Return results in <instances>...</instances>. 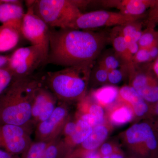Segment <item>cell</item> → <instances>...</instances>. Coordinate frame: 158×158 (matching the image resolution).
I'll return each instance as SVG.
<instances>
[{
	"label": "cell",
	"instance_id": "6da1fadb",
	"mask_svg": "<svg viewBox=\"0 0 158 158\" xmlns=\"http://www.w3.org/2000/svg\"><path fill=\"white\" fill-rule=\"evenodd\" d=\"M110 39L89 30L50 27L47 63L67 67L95 62Z\"/></svg>",
	"mask_w": 158,
	"mask_h": 158
},
{
	"label": "cell",
	"instance_id": "7a4b0ae2",
	"mask_svg": "<svg viewBox=\"0 0 158 158\" xmlns=\"http://www.w3.org/2000/svg\"><path fill=\"white\" fill-rule=\"evenodd\" d=\"M42 82L31 76L12 79L0 95V123L33 130L32 102L35 90Z\"/></svg>",
	"mask_w": 158,
	"mask_h": 158
},
{
	"label": "cell",
	"instance_id": "3957f363",
	"mask_svg": "<svg viewBox=\"0 0 158 158\" xmlns=\"http://www.w3.org/2000/svg\"><path fill=\"white\" fill-rule=\"evenodd\" d=\"M94 65V62H90L48 72L44 77V83L62 103L82 100Z\"/></svg>",
	"mask_w": 158,
	"mask_h": 158
},
{
	"label": "cell",
	"instance_id": "277c9868",
	"mask_svg": "<svg viewBox=\"0 0 158 158\" xmlns=\"http://www.w3.org/2000/svg\"><path fill=\"white\" fill-rule=\"evenodd\" d=\"M34 9L35 14L52 28L71 29L82 13L73 0H37Z\"/></svg>",
	"mask_w": 158,
	"mask_h": 158
},
{
	"label": "cell",
	"instance_id": "5b68a950",
	"mask_svg": "<svg viewBox=\"0 0 158 158\" xmlns=\"http://www.w3.org/2000/svg\"><path fill=\"white\" fill-rule=\"evenodd\" d=\"M47 59L41 48L31 45L17 49L9 56L6 67L13 79L26 77L31 76L40 65L46 64Z\"/></svg>",
	"mask_w": 158,
	"mask_h": 158
},
{
	"label": "cell",
	"instance_id": "8992f818",
	"mask_svg": "<svg viewBox=\"0 0 158 158\" xmlns=\"http://www.w3.org/2000/svg\"><path fill=\"white\" fill-rule=\"evenodd\" d=\"M147 13L143 15H128L121 12L106 11H95L82 13L75 21L71 28L89 30L103 27L120 26L127 23L146 18Z\"/></svg>",
	"mask_w": 158,
	"mask_h": 158
},
{
	"label": "cell",
	"instance_id": "52a82bcc",
	"mask_svg": "<svg viewBox=\"0 0 158 158\" xmlns=\"http://www.w3.org/2000/svg\"><path fill=\"white\" fill-rule=\"evenodd\" d=\"M27 2L28 9L23 20L22 36L30 41L32 45L41 48L48 58L49 48L50 27L35 14L34 9L35 1Z\"/></svg>",
	"mask_w": 158,
	"mask_h": 158
},
{
	"label": "cell",
	"instance_id": "ba28073f",
	"mask_svg": "<svg viewBox=\"0 0 158 158\" xmlns=\"http://www.w3.org/2000/svg\"><path fill=\"white\" fill-rule=\"evenodd\" d=\"M152 64L135 65L130 70L133 77V88L151 106L158 101V78Z\"/></svg>",
	"mask_w": 158,
	"mask_h": 158
},
{
	"label": "cell",
	"instance_id": "9c48e42d",
	"mask_svg": "<svg viewBox=\"0 0 158 158\" xmlns=\"http://www.w3.org/2000/svg\"><path fill=\"white\" fill-rule=\"evenodd\" d=\"M32 131L24 127L0 123V149L14 155H21L33 141Z\"/></svg>",
	"mask_w": 158,
	"mask_h": 158
},
{
	"label": "cell",
	"instance_id": "30bf717a",
	"mask_svg": "<svg viewBox=\"0 0 158 158\" xmlns=\"http://www.w3.org/2000/svg\"><path fill=\"white\" fill-rule=\"evenodd\" d=\"M65 103L57 106L47 119L35 127V141H52L60 137L68 119V110Z\"/></svg>",
	"mask_w": 158,
	"mask_h": 158
},
{
	"label": "cell",
	"instance_id": "8fae6325",
	"mask_svg": "<svg viewBox=\"0 0 158 158\" xmlns=\"http://www.w3.org/2000/svg\"><path fill=\"white\" fill-rule=\"evenodd\" d=\"M128 142L131 144L142 145L144 156H154L158 148V129L149 122L136 123L126 133Z\"/></svg>",
	"mask_w": 158,
	"mask_h": 158
},
{
	"label": "cell",
	"instance_id": "7c38bea8",
	"mask_svg": "<svg viewBox=\"0 0 158 158\" xmlns=\"http://www.w3.org/2000/svg\"><path fill=\"white\" fill-rule=\"evenodd\" d=\"M34 92L32 105V123L34 128L52 115L57 107L58 99L50 90L43 85Z\"/></svg>",
	"mask_w": 158,
	"mask_h": 158
},
{
	"label": "cell",
	"instance_id": "4fadbf2b",
	"mask_svg": "<svg viewBox=\"0 0 158 158\" xmlns=\"http://www.w3.org/2000/svg\"><path fill=\"white\" fill-rule=\"evenodd\" d=\"M101 2L105 7L116 8L123 14L138 16L146 14L147 10L155 6L158 0H114Z\"/></svg>",
	"mask_w": 158,
	"mask_h": 158
},
{
	"label": "cell",
	"instance_id": "5bb4252c",
	"mask_svg": "<svg viewBox=\"0 0 158 158\" xmlns=\"http://www.w3.org/2000/svg\"><path fill=\"white\" fill-rule=\"evenodd\" d=\"M25 14L22 3L0 4V22L15 28L21 33Z\"/></svg>",
	"mask_w": 158,
	"mask_h": 158
},
{
	"label": "cell",
	"instance_id": "9a60e30c",
	"mask_svg": "<svg viewBox=\"0 0 158 158\" xmlns=\"http://www.w3.org/2000/svg\"><path fill=\"white\" fill-rule=\"evenodd\" d=\"M120 97L132 106L136 116L142 117L149 115L151 106L142 98L136 90L130 86H124L119 91Z\"/></svg>",
	"mask_w": 158,
	"mask_h": 158
},
{
	"label": "cell",
	"instance_id": "2e32d148",
	"mask_svg": "<svg viewBox=\"0 0 158 158\" xmlns=\"http://www.w3.org/2000/svg\"><path fill=\"white\" fill-rule=\"evenodd\" d=\"M110 39L112 41L114 52L125 65L131 67L134 66V56L130 53L125 40L119 31L118 26L113 29Z\"/></svg>",
	"mask_w": 158,
	"mask_h": 158
},
{
	"label": "cell",
	"instance_id": "e0dca14e",
	"mask_svg": "<svg viewBox=\"0 0 158 158\" xmlns=\"http://www.w3.org/2000/svg\"><path fill=\"white\" fill-rule=\"evenodd\" d=\"M21 33L11 26H0V52L11 50L17 46Z\"/></svg>",
	"mask_w": 158,
	"mask_h": 158
},
{
	"label": "cell",
	"instance_id": "ac0fdd59",
	"mask_svg": "<svg viewBox=\"0 0 158 158\" xmlns=\"http://www.w3.org/2000/svg\"><path fill=\"white\" fill-rule=\"evenodd\" d=\"M92 130L93 128L87 123L80 118L77 120V127L74 132L70 137L63 139L69 153L72 148L81 144L90 135Z\"/></svg>",
	"mask_w": 158,
	"mask_h": 158
},
{
	"label": "cell",
	"instance_id": "d6986e66",
	"mask_svg": "<svg viewBox=\"0 0 158 158\" xmlns=\"http://www.w3.org/2000/svg\"><path fill=\"white\" fill-rule=\"evenodd\" d=\"M69 153L64 140L60 136L48 144L43 158H65Z\"/></svg>",
	"mask_w": 158,
	"mask_h": 158
},
{
	"label": "cell",
	"instance_id": "ffe728a7",
	"mask_svg": "<svg viewBox=\"0 0 158 158\" xmlns=\"http://www.w3.org/2000/svg\"><path fill=\"white\" fill-rule=\"evenodd\" d=\"M140 20L132 22L118 26L119 31L123 37H131L133 41L138 43L142 34V27L144 24L143 22H141Z\"/></svg>",
	"mask_w": 158,
	"mask_h": 158
},
{
	"label": "cell",
	"instance_id": "44dd1931",
	"mask_svg": "<svg viewBox=\"0 0 158 158\" xmlns=\"http://www.w3.org/2000/svg\"><path fill=\"white\" fill-rule=\"evenodd\" d=\"M52 141H32L20 158H43L46 148Z\"/></svg>",
	"mask_w": 158,
	"mask_h": 158
},
{
	"label": "cell",
	"instance_id": "7402d4cb",
	"mask_svg": "<svg viewBox=\"0 0 158 158\" xmlns=\"http://www.w3.org/2000/svg\"><path fill=\"white\" fill-rule=\"evenodd\" d=\"M94 95L97 100L102 104H110L116 99L118 90L115 87L106 86L97 90Z\"/></svg>",
	"mask_w": 158,
	"mask_h": 158
},
{
	"label": "cell",
	"instance_id": "603a6c76",
	"mask_svg": "<svg viewBox=\"0 0 158 158\" xmlns=\"http://www.w3.org/2000/svg\"><path fill=\"white\" fill-rule=\"evenodd\" d=\"M98 63L104 66L108 72L126 65H125L115 52H108L105 53Z\"/></svg>",
	"mask_w": 158,
	"mask_h": 158
},
{
	"label": "cell",
	"instance_id": "cb8c5ba5",
	"mask_svg": "<svg viewBox=\"0 0 158 158\" xmlns=\"http://www.w3.org/2000/svg\"><path fill=\"white\" fill-rule=\"evenodd\" d=\"M158 40V31L156 28L146 27L143 30L138 44L139 48H149Z\"/></svg>",
	"mask_w": 158,
	"mask_h": 158
},
{
	"label": "cell",
	"instance_id": "d4e9b609",
	"mask_svg": "<svg viewBox=\"0 0 158 158\" xmlns=\"http://www.w3.org/2000/svg\"><path fill=\"white\" fill-rule=\"evenodd\" d=\"M133 112L130 108L123 106L115 110L111 115L113 123L118 125L125 124L132 118Z\"/></svg>",
	"mask_w": 158,
	"mask_h": 158
},
{
	"label": "cell",
	"instance_id": "484cf974",
	"mask_svg": "<svg viewBox=\"0 0 158 158\" xmlns=\"http://www.w3.org/2000/svg\"><path fill=\"white\" fill-rule=\"evenodd\" d=\"M12 79V74L6 66L0 68V95L9 87Z\"/></svg>",
	"mask_w": 158,
	"mask_h": 158
},
{
	"label": "cell",
	"instance_id": "4316f807",
	"mask_svg": "<svg viewBox=\"0 0 158 158\" xmlns=\"http://www.w3.org/2000/svg\"><path fill=\"white\" fill-rule=\"evenodd\" d=\"M151 62L148 49L139 48L134 56L133 63L135 66Z\"/></svg>",
	"mask_w": 158,
	"mask_h": 158
},
{
	"label": "cell",
	"instance_id": "83f0119b",
	"mask_svg": "<svg viewBox=\"0 0 158 158\" xmlns=\"http://www.w3.org/2000/svg\"><path fill=\"white\" fill-rule=\"evenodd\" d=\"M144 23L146 27L156 28L158 25V2L148 10Z\"/></svg>",
	"mask_w": 158,
	"mask_h": 158
},
{
	"label": "cell",
	"instance_id": "f1b7e54d",
	"mask_svg": "<svg viewBox=\"0 0 158 158\" xmlns=\"http://www.w3.org/2000/svg\"><path fill=\"white\" fill-rule=\"evenodd\" d=\"M108 72L104 66L98 63V65L94 66L91 74L93 75L98 81L104 83L108 80Z\"/></svg>",
	"mask_w": 158,
	"mask_h": 158
},
{
	"label": "cell",
	"instance_id": "f546056e",
	"mask_svg": "<svg viewBox=\"0 0 158 158\" xmlns=\"http://www.w3.org/2000/svg\"><path fill=\"white\" fill-rule=\"evenodd\" d=\"M84 113H89L94 116L97 119L99 124H101L104 120V112L101 106L96 104L91 105L89 106L88 112Z\"/></svg>",
	"mask_w": 158,
	"mask_h": 158
},
{
	"label": "cell",
	"instance_id": "4dcf8cb0",
	"mask_svg": "<svg viewBox=\"0 0 158 158\" xmlns=\"http://www.w3.org/2000/svg\"><path fill=\"white\" fill-rule=\"evenodd\" d=\"M124 66L120 69L110 71L108 72V80L110 83L113 84H117L121 81L123 78V71L122 69Z\"/></svg>",
	"mask_w": 158,
	"mask_h": 158
},
{
	"label": "cell",
	"instance_id": "1f68e13d",
	"mask_svg": "<svg viewBox=\"0 0 158 158\" xmlns=\"http://www.w3.org/2000/svg\"><path fill=\"white\" fill-rule=\"evenodd\" d=\"M76 127L77 121H70L68 118L63 128L61 135L64 136L65 138L70 137L74 132Z\"/></svg>",
	"mask_w": 158,
	"mask_h": 158
},
{
	"label": "cell",
	"instance_id": "d6a6232c",
	"mask_svg": "<svg viewBox=\"0 0 158 158\" xmlns=\"http://www.w3.org/2000/svg\"><path fill=\"white\" fill-rule=\"evenodd\" d=\"M80 119L85 122L92 128L99 125L98 122L94 116L89 113H83L80 116Z\"/></svg>",
	"mask_w": 158,
	"mask_h": 158
},
{
	"label": "cell",
	"instance_id": "836d02e7",
	"mask_svg": "<svg viewBox=\"0 0 158 158\" xmlns=\"http://www.w3.org/2000/svg\"><path fill=\"white\" fill-rule=\"evenodd\" d=\"M155 118H156V121H155V125L158 129V101L151 106L150 113Z\"/></svg>",
	"mask_w": 158,
	"mask_h": 158
},
{
	"label": "cell",
	"instance_id": "e575fe53",
	"mask_svg": "<svg viewBox=\"0 0 158 158\" xmlns=\"http://www.w3.org/2000/svg\"><path fill=\"white\" fill-rule=\"evenodd\" d=\"M101 151L104 156H109L113 152V148L110 144L105 143L102 145Z\"/></svg>",
	"mask_w": 158,
	"mask_h": 158
},
{
	"label": "cell",
	"instance_id": "d590c367",
	"mask_svg": "<svg viewBox=\"0 0 158 158\" xmlns=\"http://www.w3.org/2000/svg\"><path fill=\"white\" fill-rule=\"evenodd\" d=\"M0 158H20L19 156L14 155L0 149Z\"/></svg>",
	"mask_w": 158,
	"mask_h": 158
},
{
	"label": "cell",
	"instance_id": "8d00e7d4",
	"mask_svg": "<svg viewBox=\"0 0 158 158\" xmlns=\"http://www.w3.org/2000/svg\"><path fill=\"white\" fill-rule=\"evenodd\" d=\"M10 56H2L0 55V68L5 67L9 62Z\"/></svg>",
	"mask_w": 158,
	"mask_h": 158
},
{
	"label": "cell",
	"instance_id": "74e56055",
	"mask_svg": "<svg viewBox=\"0 0 158 158\" xmlns=\"http://www.w3.org/2000/svg\"><path fill=\"white\" fill-rule=\"evenodd\" d=\"M152 70L153 71L154 73L158 78V56L152 62Z\"/></svg>",
	"mask_w": 158,
	"mask_h": 158
},
{
	"label": "cell",
	"instance_id": "f35d334b",
	"mask_svg": "<svg viewBox=\"0 0 158 158\" xmlns=\"http://www.w3.org/2000/svg\"><path fill=\"white\" fill-rule=\"evenodd\" d=\"M84 158H101L99 155L95 151H91L88 152Z\"/></svg>",
	"mask_w": 158,
	"mask_h": 158
},
{
	"label": "cell",
	"instance_id": "ab89813d",
	"mask_svg": "<svg viewBox=\"0 0 158 158\" xmlns=\"http://www.w3.org/2000/svg\"><path fill=\"white\" fill-rule=\"evenodd\" d=\"M9 3H22V2L19 0H0V4Z\"/></svg>",
	"mask_w": 158,
	"mask_h": 158
},
{
	"label": "cell",
	"instance_id": "60d3db41",
	"mask_svg": "<svg viewBox=\"0 0 158 158\" xmlns=\"http://www.w3.org/2000/svg\"><path fill=\"white\" fill-rule=\"evenodd\" d=\"M110 158H123L122 156L118 154H113L110 156Z\"/></svg>",
	"mask_w": 158,
	"mask_h": 158
},
{
	"label": "cell",
	"instance_id": "b9f144b4",
	"mask_svg": "<svg viewBox=\"0 0 158 158\" xmlns=\"http://www.w3.org/2000/svg\"><path fill=\"white\" fill-rule=\"evenodd\" d=\"M154 157L155 158H158V148L156 152V153L154 155Z\"/></svg>",
	"mask_w": 158,
	"mask_h": 158
},
{
	"label": "cell",
	"instance_id": "7bdbcfd3",
	"mask_svg": "<svg viewBox=\"0 0 158 158\" xmlns=\"http://www.w3.org/2000/svg\"><path fill=\"white\" fill-rule=\"evenodd\" d=\"M102 158H110V156H104V157H103Z\"/></svg>",
	"mask_w": 158,
	"mask_h": 158
}]
</instances>
